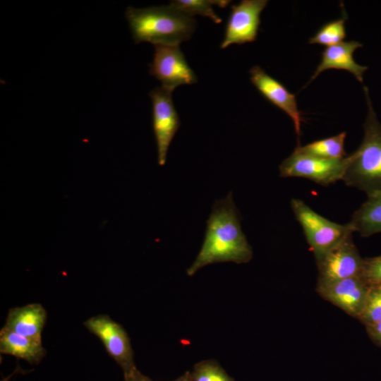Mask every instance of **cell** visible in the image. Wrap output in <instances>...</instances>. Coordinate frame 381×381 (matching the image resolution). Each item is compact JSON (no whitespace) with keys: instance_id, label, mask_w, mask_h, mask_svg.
<instances>
[{"instance_id":"6da1fadb","label":"cell","mask_w":381,"mask_h":381,"mask_svg":"<svg viewBox=\"0 0 381 381\" xmlns=\"http://www.w3.org/2000/svg\"><path fill=\"white\" fill-rule=\"evenodd\" d=\"M206 223L201 248L186 270L188 276L210 264L225 262L243 264L252 259L253 249L242 231L240 213L231 191L224 199L214 202Z\"/></svg>"},{"instance_id":"7a4b0ae2","label":"cell","mask_w":381,"mask_h":381,"mask_svg":"<svg viewBox=\"0 0 381 381\" xmlns=\"http://www.w3.org/2000/svg\"><path fill=\"white\" fill-rule=\"evenodd\" d=\"M125 14L136 44L179 45L191 37L196 28L193 17L169 5L144 8L129 6Z\"/></svg>"},{"instance_id":"3957f363","label":"cell","mask_w":381,"mask_h":381,"mask_svg":"<svg viewBox=\"0 0 381 381\" xmlns=\"http://www.w3.org/2000/svg\"><path fill=\"white\" fill-rule=\"evenodd\" d=\"M368 112L364 136L358 149L347 155L342 181L367 196L381 193V123L373 109L367 87H363Z\"/></svg>"},{"instance_id":"277c9868","label":"cell","mask_w":381,"mask_h":381,"mask_svg":"<svg viewBox=\"0 0 381 381\" xmlns=\"http://www.w3.org/2000/svg\"><path fill=\"white\" fill-rule=\"evenodd\" d=\"M291 207L316 261L347 236L354 233L349 223L333 222L318 214L300 199L293 198Z\"/></svg>"},{"instance_id":"5b68a950","label":"cell","mask_w":381,"mask_h":381,"mask_svg":"<svg viewBox=\"0 0 381 381\" xmlns=\"http://www.w3.org/2000/svg\"><path fill=\"white\" fill-rule=\"evenodd\" d=\"M347 164V156L342 159H323L300 153L296 150L279 167L283 178L301 177L321 186L341 181Z\"/></svg>"},{"instance_id":"8992f818","label":"cell","mask_w":381,"mask_h":381,"mask_svg":"<svg viewBox=\"0 0 381 381\" xmlns=\"http://www.w3.org/2000/svg\"><path fill=\"white\" fill-rule=\"evenodd\" d=\"M149 96L152 107V128L157 149V162L164 166L169 147L180 127L179 114L172 100V91L163 87L152 89Z\"/></svg>"},{"instance_id":"52a82bcc","label":"cell","mask_w":381,"mask_h":381,"mask_svg":"<svg viewBox=\"0 0 381 381\" xmlns=\"http://www.w3.org/2000/svg\"><path fill=\"white\" fill-rule=\"evenodd\" d=\"M150 74L158 80L162 87L174 91L179 85L197 83L196 75L189 66L179 45H154Z\"/></svg>"},{"instance_id":"ba28073f","label":"cell","mask_w":381,"mask_h":381,"mask_svg":"<svg viewBox=\"0 0 381 381\" xmlns=\"http://www.w3.org/2000/svg\"><path fill=\"white\" fill-rule=\"evenodd\" d=\"M83 325L101 340L109 355L122 368L123 375L136 368L130 339L122 325L107 315L91 317Z\"/></svg>"},{"instance_id":"9c48e42d","label":"cell","mask_w":381,"mask_h":381,"mask_svg":"<svg viewBox=\"0 0 381 381\" xmlns=\"http://www.w3.org/2000/svg\"><path fill=\"white\" fill-rule=\"evenodd\" d=\"M316 262L318 269V282H330L361 277L364 258L360 255L353 243L352 234H350Z\"/></svg>"},{"instance_id":"30bf717a","label":"cell","mask_w":381,"mask_h":381,"mask_svg":"<svg viewBox=\"0 0 381 381\" xmlns=\"http://www.w3.org/2000/svg\"><path fill=\"white\" fill-rule=\"evenodd\" d=\"M267 3V0H242L232 5L220 48L255 42L260 25V14Z\"/></svg>"},{"instance_id":"8fae6325","label":"cell","mask_w":381,"mask_h":381,"mask_svg":"<svg viewBox=\"0 0 381 381\" xmlns=\"http://www.w3.org/2000/svg\"><path fill=\"white\" fill-rule=\"evenodd\" d=\"M370 286L361 277L330 282H318L316 291L325 300L358 318L365 305Z\"/></svg>"},{"instance_id":"7c38bea8","label":"cell","mask_w":381,"mask_h":381,"mask_svg":"<svg viewBox=\"0 0 381 381\" xmlns=\"http://www.w3.org/2000/svg\"><path fill=\"white\" fill-rule=\"evenodd\" d=\"M249 73L252 84L259 92L291 119L298 138V145H300L299 138L303 117L301 111L298 109L296 96L258 66L252 67Z\"/></svg>"},{"instance_id":"4fadbf2b","label":"cell","mask_w":381,"mask_h":381,"mask_svg":"<svg viewBox=\"0 0 381 381\" xmlns=\"http://www.w3.org/2000/svg\"><path fill=\"white\" fill-rule=\"evenodd\" d=\"M362 47L363 44L355 40L341 42L327 47L322 52L321 61L308 84L315 80L323 71L332 68L345 70L352 73L362 83L363 73L368 69V67L357 64L353 56L354 52Z\"/></svg>"},{"instance_id":"5bb4252c","label":"cell","mask_w":381,"mask_h":381,"mask_svg":"<svg viewBox=\"0 0 381 381\" xmlns=\"http://www.w3.org/2000/svg\"><path fill=\"white\" fill-rule=\"evenodd\" d=\"M47 312L40 303L9 309L4 327L21 336L42 342Z\"/></svg>"},{"instance_id":"9a60e30c","label":"cell","mask_w":381,"mask_h":381,"mask_svg":"<svg viewBox=\"0 0 381 381\" xmlns=\"http://www.w3.org/2000/svg\"><path fill=\"white\" fill-rule=\"evenodd\" d=\"M0 353L37 364L46 354L42 342L21 336L4 327L0 331Z\"/></svg>"},{"instance_id":"2e32d148","label":"cell","mask_w":381,"mask_h":381,"mask_svg":"<svg viewBox=\"0 0 381 381\" xmlns=\"http://www.w3.org/2000/svg\"><path fill=\"white\" fill-rule=\"evenodd\" d=\"M353 232L368 237L381 232V193L370 196L356 210L349 222Z\"/></svg>"},{"instance_id":"e0dca14e","label":"cell","mask_w":381,"mask_h":381,"mask_svg":"<svg viewBox=\"0 0 381 381\" xmlns=\"http://www.w3.org/2000/svg\"><path fill=\"white\" fill-rule=\"evenodd\" d=\"M346 133L341 132L336 135L318 140L306 145H298L294 150L313 157L323 159H342L347 155L344 150Z\"/></svg>"},{"instance_id":"ac0fdd59","label":"cell","mask_w":381,"mask_h":381,"mask_svg":"<svg viewBox=\"0 0 381 381\" xmlns=\"http://www.w3.org/2000/svg\"><path fill=\"white\" fill-rule=\"evenodd\" d=\"M230 2L225 0H174L169 5L190 17L200 15L210 18L215 23H220L222 20L216 14L212 6L225 8Z\"/></svg>"},{"instance_id":"d6986e66","label":"cell","mask_w":381,"mask_h":381,"mask_svg":"<svg viewBox=\"0 0 381 381\" xmlns=\"http://www.w3.org/2000/svg\"><path fill=\"white\" fill-rule=\"evenodd\" d=\"M346 19L343 16L341 18L325 23L309 39L308 42L327 47L341 42L346 35Z\"/></svg>"},{"instance_id":"ffe728a7","label":"cell","mask_w":381,"mask_h":381,"mask_svg":"<svg viewBox=\"0 0 381 381\" xmlns=\"http://www.w3.org/2000/svg\"><path fill=\"white\" fill-rule=\"evenodd\" d=\"M190 374L193 381H235L214 360H205L196 363Z\"/></svg>"},{"instance_id":"44dd1931","label":"cell","mask_w":381,"mask_h":381,"mask_svg":"<svg viewBox=\"0 0 381 381\" xmlns=\"http://www.w3.org/2000/svg\"><path fill=\"white\" fill-rule=\"evenodd\" d=\"M358 320L364 325L381 321V285L370 286L363 309Z\"/></svg>"},{"instance_id":"7402d4cb","label":"cell","mask_w":381,"mask_h":381,"mask_svg":"<svg viewBox=\"0 0 381 381\" xmlns=\"http://www.w3.org/2000/svg\"><path fill=\"white\" fill-rule=\"evenodd\" d=\"M361 277L369 286L381 285V255L364 258Z\"/></svg>"},{"instance_id":"603a6c76","label":"cell","mask_w":381,"mask_h":381,"mask_svg":"<svg viewBox=\"0 0 381 381\" xmlns=\"http://www.w3.org/2000/svg\"><path fill=\"white\" fill-rule=\"evenodd\" d=\"M368 335L378 346L381 347V321L365 325Z\"/></svg>"},{"instance_id":"cb8c5ba5","label":"cell","mask_w":381,"mask_h":381,"mask_svg":"<svg viewBox=\"0 0 381 381\" xmlns=\"http://www.w3.org/2000/svg\"><path fill=\"white\" fill-rule=\"evenodd\" d=\"M125 381H152L148 377L143 375L137 368L124 375Z\"/></svg>"},{"instance_id":"d4e9b609","label":"cell","mask_w":381,"mask_h":381,"mask_svg":"<svg viewBox=\"0 0 381 381\" xmlns=\"http://www.w3.org/2000/svg\"><path fill=\"white\" fill-rule=\"evenodd\" d=\"M173 381H193L191 374L189 372H186L181 376Z\"/></svg>"},{"instance_id":"484cf974","label":"cell","mask_w":381,"mask_h":381,"mask_svg":"<svg viewBox=\"0 0 381 381\" xmlns=\"http://www.w3.org/2000/svg\"><path fill=\"white\" fill-rule=\"evenodd\" d=\"M12 376V375H9L8 377L3 378L1 381H8L9 378Z\"/></svg>"}]
</instances>
